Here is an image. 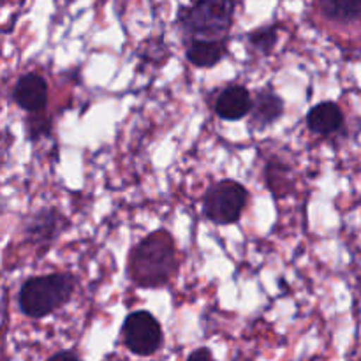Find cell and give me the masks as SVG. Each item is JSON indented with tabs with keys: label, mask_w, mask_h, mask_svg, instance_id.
Instances as JSON below:
<instances>
[{
	"label": "cell",
	"mask_w": 361,
	"mask_h": 361,
	"mask_svg": "<svg viewBox=\"0 0 361 361\" xmlns=\"http://www.w3.org/2000/svg\"><path fill=\"white\" fill-rule=\"evenodd\" d=\"M178 271V252L173 236L164 229L150 233L133 249L127 274L140 288H162Z\"/></svg>",
	"instance_id": "obj_1"
},
{
	"label": "cell",
	"mask_w": 361,
	"mask_h": 361,
	"mask_svg": "<svg viewBox=\"0 0 361 361\" xmlns=\"http://www.w3.org/2000/svg\"><path fill=\"white\" fill-rule=\"evenodd\" d=\"M235 9V0H194L182 7L176 25L183 42L228 41Z\"/></svg>",
	"instance_id": "obj_2"
},
{
	"label": "cell",
	"mask_w": 361,
	"mask_h": 361,
	"mask_svg": "<svg viewBox=\"0 0 361 361\" xmlns=\"http://www.w3.org/2000/svg\"><path fill=\"white\" fill-rule=\"evenodd\" d=\"M76 281L69 274H48L30 277L20 289L18 303L30 319H42L62 309L73 296Z\"/></svg>",
	"instance_id": "obj_3"
},
{
	"label": "cell",
	"mask_w": 361,
	"mask_h": 361,
	"mask_svg": "<svg viewBox=\"0 0 361 361\" xmlns=\"http://www.w3.org/2000/svg\"><path fill=\"white\" fill-rule=\"evenodd\" d=\"M249 203V190L235 180L214 183L203 197L204 217L219 226H229L240 221Z\"/></svg>",
	"instance_id": "obj_4"
},
{
	"label": "cell",
	"mask_w": 361,
	"mask_h": 361,
	"mask_svg": "<svg viewBox=\"0 0 361 361\" xmlns=\"http://www.w3.org/2000/svg\"><path fill=\"white\" fill-rule=\"evenodd\" d=\"M122 338L126 348L133 355L147 358L161 349L164 335H162L161 323L154 314L148 310H136L123 321Z\"/></svg>",
	"instance_id": "obj_5"
},
{
	"label": "cell",
	"mask_w": 361,
	"mask_h": 361,
	"mask_svg": "<svg viewBox=\"0 0 361 361\" xmlns=\"http://www.w3.org/2000/svg\"><path fill=\"white\" fill-rule=\"evenodd\" d=\"M69 226V221L55 208H42L25 222V236L32 245L48 250Z\"/></svg>",
	"instance_id": "obj_6"
},
{
	"label": "cell",
	"mask_w": 361,
	"mask_h": 361,
	"mask_svg": "<svg viewBox=\"0 0 361 361\" xmlns=\"http://www.w3.org/2000/svg\"><path fill=\"white\" fill-rule=\"evenodd\" d=\"M48 81L41 74H25L16 81L13 99L23 111L39 113L48 106Z\"/></svg>",
	"instance_id": "obj_7"
},
{
	"label": "cell",
	"mask_w": 361,
	"mask_h": 361,
	"mask_svg": "<svg viewBox=\"0 0 361 361\" xmlns=\"http://www.w3.org/2000/svg\"><path fill=\"white\" fill-rule=\"evenodd\" d=\"M252 95L242 85H229L215 99V113L226 122H236L249 115Z\"/></svg>",
	"instance_id": "obj_8"
},
{
	"label": "cell",
	"mask_w": 361,
	"mask_h": 361,
	"mask_svg": "<svg viewBox=\"0 0 361 361\" xmlns=\"http://www.w3.org/2000/svg\"><path fill=\"white\" fill-rule=\"evenodd\" d=\"M249 115L252 129L263 130L274 126L284 115V101H282L281 95L275 94L270 88H261L252 97Z\"/></svg>",
	"instance_id": "obj_9"
},
{
	"label": "cell",
	"mask_w": 361,
	"mask_h": 361,
	"mask_svg": "<svg viewBox=\"0 0 361 361\" xmlns=\"http://www.w3.org/2000/svg\"><path fill=\"white\" fill-rule=\"evenodd\" d=\"M345 118L337 102L324 101L314 106L307 115V127L317 136H331L344 127Z\"/></svg>",
	"instance_id": "obj_10"
},
{
	"label": "cell",
	"mask_w": 361,
	"mask_h": 361,
	"mask_svg": "<svg viewBox=\"0 0 361 361\" xmlns=\"http://www.w3.org/2000/svg\"><path fill=\"white\" fill-rule=\"evenodd\" d=\"M185 46L187 60L200 69L217 66L228 53V41H190Z\"/></svg>",
	"instance_id": "obj_11"
},
{
	"label": "cell",
	"mask_w": 361,
	"mask_h": 361,
	"mask_svg": "<svg viewBox=\"0 0 361 361\" xmlns=\"http://www.w3.org/2000/svg\"><path fill=\"white\" fill-rule=\"evenodd\" d=\"M319 13L334 23H356L361 20V0H316Z\"/></svg>",
	"instance_id": "obj_12"
},
{
	"label": "cell",
	"mask_w": 361,
	"mask_h": 361,
	"mask_svg": "<svg viewBox=\"0 0 361 361\" xmlns=\"http://www.w3.org/2000/svg\"><path fill=\"white\" fill-rule=\"evenodd\" d=\"M264 182H267V187L275 197H284L289 192V187H291L289 168L279 159L268 161L267 168H264Z\"/></svg>",
	"instance_id": "obj_13"
},
{
	"label": "cell",
	"mask_w": 361,
	"mask_h": 361,
	"mask_svg": "<svg viewBox=\"0 0 361 361\" xmlns=\"http://www.w3.org/2000/svg\"><path fill=\"white\" fill-rule=\"evenodd\" d=\"M247 41H249L250 48H252L254 51L268 55V53L274 51V48L277 46L279 27L277 25H267V27L256 28V30H252L247 35Z\"/></svg>",
	"instance_id": "obj_14"
},
{
	"label": "cell",
	"mask_w": 361,
	"mask_h": 361,
	"mask_svg": "<svg viewBox=\"0 0 361 361\" xmlns=\"http://www.w3.org/2000/svg\"><path fill=\"white\" fill-rule=\"evenodd\" d=\"M27 130L30 140L49 136V133H51V118L48 115H44V111L30 113V118L27 122Z\"/></svg>",
	"instance_id": "obj_15"
},
{
	"label": "cell",
	"mask_w": 361,
	"mask_h": 361,
	"mask_svg": "<svg viewBox=\"0 0 361 361\" xmlns=\"http://www.w3.org/2000/svg\"><path fill=\"white\" fill-rule=\"evenodd\" d=\"M187 361H215V360H214V355H212L210 349L200 348V349H196V351L190 353V356L187 358Z\"/></svg>",
	"instance_id": "obj_16"
},
{
	"label": "cell",
	"mask_w": 361,
	"mask_h": 361,
	"mask_svg": "<svg viewBox=\"0 0 361 361\" xmlns=\"http://www.w3.org/2000/svg\"><path fill=\"white\" fill-rule=\"evenodd\" d=\"M48 361H81L74 353L71 351H59L53 356H49Z\"/></svg>",
	"instance_id": "obj_17"
}]
</instances>
